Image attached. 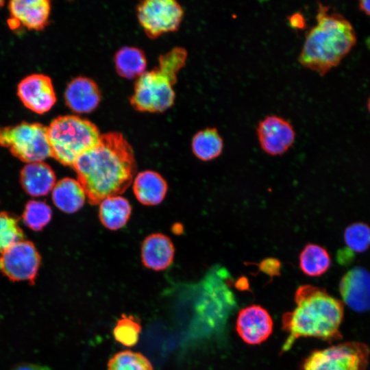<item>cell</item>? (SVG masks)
Wrapping results in <instances>:
<instances>
[{
	"label": "cell",
	"mask_w": 370,
	"mask_h": 370,
	"mask_svg": "<svg viewBox=\"0 0 370 370\" xmlns=\"http://www.w3.org/2000/svg\"><path fill=\"white\" fill-rule=\"evenodd\" d=\"M88 201L99 204L119 195L130 185L136 169L134 152L122 134H101L98 143L73 165Z\"/></svg>",
	"instance_id": "1"
},
{
	"label": "cell",
	"mask_w": 370,
	"mask_h": 370,
	"mask_svg": "<svg viewBox=\"0 0 370 370\" xmlns=\"http://www.w3.org/2000/svg\"><path fill=\"white\" fill-rule=\"evenodd\" d=\"M295 308L282 316V329L288 336L282 352L288 351L301 337H315L332 342L342 338L340 327L343 304L323 288L301 285L295 295Z\"/></svg>",
	"instance_id": "2"
},
{
	"label": "cell",
	"mask_w": 370,
	"mask_h": 370,
	"mask_svg": "<svg viewBox=\"0 0 370 370\" xmlns=\"http://www.w3.org/2000/svg\"><path fill=\"white\" fill-rule=\"evenodd\" d=\"M316 22L305 35L298 62L303 67L324 76L351 51L357 37L349 21L320 2Z\"/></svg>",
	"instance_id": "3"
},
{
	"label": "cell",
	"mask_w": 370,
	"mask_h": 370,
	"mask_svg": "<svg viewBox=\"0 0 370 370\" xmlns=\"http://www.w3.org/2000/svg\"><path fill=\"white\" fill-rule=\"evenodd\" d=\"M186 58V50L180 47L160 55L158 66L138 78L130 98L132 107L147 112H162L171 108L175 99L173 88Z\"/></svg>",
	"instance_id": "4"
},
{
	"label": "cell",
	"mask_w": 370,
	"mask_h": 370,
	"mask_svg": "<svg viewBox=\"0 0 370 370\" xmlns=\"http://www.w3.org/2000/svg\"><path fill=\"white\" fill-rule=\"evenodd\" d=\"M47 134L51 157L71 166L82 154L98 143L101 135L93 123L73 115L53 119L47 127Z\"/></svg>",
	"instance_id": "5"
},
{
	"label": "cell",
	"mask_w": 370,
	"mask_h": 370,
	"mask_svg": "<svg viewBox=\"0 0 370 370\" xmlns=\"http://www.w3.org/2000/svg\"><path fill=\"white\" fill-rule=\"evenodd\" d=\"M0 146L27 164L43 162L51 156L47 127L38 123L22 122L0 127Z\"/></svg>",
	"instance_id": "6"
},
{
	"label": "cell",
	"mask_w": 370,
	"mask_h": 370,
	"mask_svg": "<svg viewBox=\"0 0 370 370\" xmlns=\"http://www.w3.org/2000/svg\"><path fill=\"white\" fill-rule=\"evenodd\" d=\"M370 350L361 342L349 341L312 352L301 370H367Z\"/></svg>",
	"instance_id": "7"
},
{
	"label": "cell",
	"mask_w": 370,
	"mask_h": 370,
	"mask_svg": "<svg viewBox=\"0 0 370 370\" xmlns=\"http://www.w3.org/2000/svg\"><path fill=\"white\" fill-rule=\"evenodd\" d=\"M137 16L147 36L156 38L179 28L184 10L174 0H147L138 5Z\"/></svg>",
	"instance_id": "8"
},
{
	"label": "cell",
	"mask_w": 370,
	"mask_h": 370,
	"mask_svg": "<svg viewBox=\"0 0 370 370\" xmlns=\"http://www.w3.org/2000/svg\"><path fill=\"white\" fill-rule=\"evenodd\" d=\"M40 262V256L34 245L22 240L1 254L0 269L12 281H26L33 284Z\"/></svg>",
	"instance_id": "9"
},
{
	"label": "cell",
	"mask_w": 370,
	"mask_h": 370,
	"mask_svg": "<svg viewBox=\"0 0 370 370\" xmlns=\"http://www.w3.org/2000/svg\"><path fill=\"white\" fill-rule=\"evenodd\" d=\"M256 134L260 147L271 156L286 153L294 143L296 136L293 125L275 114L268 115L258 123Z\"/></svg>",
	"instance_id": "10"
},
{
	"label": "cell",
	"mask_w": 370,
	"mask_h": 370,
	"mask_svg": "<svg viewBox=\"0 0 370 370\" xmlns=\"http://www.w3.org/2000/svg\"><path fill=\"white\" fill-rule=\"evenodd\" d=\"M17 95L29 110L44 114L56 102V95L51 78L44 74H32L18 84Z\"/></svg>",
	"instance_id": "11"
},
{
	"label": "cell",
	"mask_w": 370,
	"mask_h": 370,
	"mask_svg": "<svg viewBox=\"0 0 370 370\" xmlns=\"http://www.w3.org/2000/svg\"><path fill=\"white\" fill-rule=\"evenodd\" d=\"M339 293L343 302L353 310H370V271L361 267L347 271L341 279Z\"/></svg>",
	"instance_id": "12"
},
{
	"label": "cell",
	"mask_w": 370,
	"mask_h": 370,
	"mask_svg": "<svg viewBox=\"0 0 370 370\" xmlns=\"http://www.w3.org/2000/svg\"><path fill=\"white\" fill-rule=\"evenodd\" d=\"M272 330V319L262 307L251 305L239 312L236 320V331L246 343L260 344L269 338Z\"/></svg>",
	"instance_id": "13"
},
{
	"label": "cell",
	"mask_w": 370,
	"mask_h": 370,
	"mask_svg": "<svg viewBox=\"0 0 370 370\" xmlns=\"http://www.w3.org/2000/svg\"><path fill=\"white\" fill-rule=\"evenodd\" d=\"M10 28L20 25L34 30L42 29L47 24L51 12L48 0H13L8 4Z\"/></svg>",
	"instance_id": "14"
},
{
	"label": "cell",
	"mask_w": 370,
	"mask_h": 370,
	"mask_svg": "<svg viewBox=\"0 0 370 370\" xmlns=\"http://www.w3.org/2000/svg\"><path fill=\"white\" fill-rule=\"evenodd\" d=\"M101 98V91L96 82L86 77L74 78L68 84L64 92L66 106L79 114L94 110Z\"/></svg>",
	"instance_id": "15"
},
{
	"label": "cell",
	"mask_w": 370,
	"mask_h": 370,
	"mask_svg": "<svg viewBox=\"0 0 370 370\" xmlns=\"http://www.w3.org/2000/svg\"><path fill=\"white\" fill-rule=\"evenodd\" d=\"M175 249L171 239L162 234H153L145 238L141 247V259L148 269L162 271L173 262Z\"/></svg>",
	"instance_id": "16"
},
{
	"label": "cell",
	"mask_w": 370,
	"mask_h": 370,
	"mask_svg": "<svg viewBox=\"0 0 370 370\" xmlns=\"http://www.w3.org/2000/svg\"><path fill=\"white\" fill-rule=\"evenodd\" d=\"M23 189L34 197L43 196L52 191L56 184L53 169L43 162L28 163L21 171Z\"/></svg>",
	"instance_id": "17"
},
{
	"label": "cell",
	"mask_w": 370,
	"mask_h": 370,
	"mask_svg": "<svg viewBox=\"0 0 370 370\" xmlns=\"http://www.w3.org/2000/svg\"><path fill=\"white\" fill-rule=\"evenodd\" d=\"M167 188L164 179L153 171L139 173L133 183V190L136 199L147 206L161 203L165 197Z\"/></svg>",
	"instance_id": "18"
},
{
	"label": "cell",
	"mask_w": 370,
	"mask_h": 370,
	"mask_svg": "<svg viewBox=\"0 0 370 370\" xmlns=\"http://www.w3.org/2000/svg\"><path fill=\"white\" fill-rule=\"evenodd\" d=\"M86 195L78 180L65 177L56 183L52 190L55 206L66 213H74L84 206Z\"/></svg>",
	"instance_id": "19"
},
{
	"label": "cell",
	"mask_w": 370,
	"mask_h": 370,
	"mask_svg": "<svg viewBox=\"0 0 370 370\" xmlns=\"http://www.w3.org/2000/svg\"><path fill=\"white\" fill-rule=\"evenodd\" d=\"M131 212L130 202L120 195L106 197L99 203L100 221L106 228L111 230H117L124 227Z\"/></svg>",
	"instance_id": "20"
},
{
	"label": "cell",
	"mask_w": 370,
	"mask_h": 370,
	"mask_svg": "<svg viewBox=\"0 0 370 370\" xmlns=\"http://www.w3.org/2000/svg\"><path fill=\"white\" fill-rule=\"evenodd\" d=\"M114 61L117 73L126 79L138 78L147 67L145 54L134 47H123L119 49Z\"/></svg>",
	"instance_id": "21"
},
{
	"label": "cell",
	"mask_w": 370,
	"mask_h": 370,
	"mask_svg": "<svg viewBox=\"0 0 370 370\" xmlns=\"http://www.w3.org/2000/svg\"><path fill=\"white\" fill-rule=\"evenodd\" d=\"M193 154L202 161L219 157L223 149V140L216 127H206L197 132L192 139Z\"/></svg>",
	"instance_id": "22"
},
{
	"label": "cell",
	"mask_w": 370,
	"mask_h": 370,
	"mask_svg": "<svg viewBox=\"0 0 370 370\" xmlns=\"http://www.w3.org/2000/svg\"><path fill=\"white\" fill-rule=\"evenodd\" d=\"M331 264V257L327 249L317 244H307L299 256V268L308 276L322 275L328 271Z\"/></svg>",
	"instance_id": "23"
},
{
	"label": "cell",
	"mask_w": 370,
	"mask_h": 370,
	"mask_svg": "<svg viewBox=\"0 0 370 370\" xmlns=\"http://www.w3.org/2000/svg\"><path fill=\"white\" fill-rule=\"evenodd\" d=\"M343 238L349 256L365 252L370 247V226L363 222L352 223L345 228Z\"/></svg>",
	"instance_id": "24"
},
{
	"label": "cell",
	"mask_w": 370,
	"mask_h": 370,
	"mask_svg": "<svg viewBox=\"0 0 370 370\" xmlns=\"http://www.w3.org/2000/svg\"><path fill=\"white\" fill-rule=\"evenodd\" d=\"M141 329L138 318L123 314L117 320L112 333L118 343L126 347H133L139 340Z\"/></svg>",
	"instance_id": "25"
},
{
	"label": "cell",
	"mask_w": 370,
	"mask_h": 370,
	"mask_svg": "<svg viewBox=\"0 0 370 370\" xmlns=\"http://www.w3.org/2000/svg\"><path fill=\"white\" fill-rule=\"evenodd\" d=\"M108 370H153V368L142 354L124 350L116 353L109 360Z\"/></svg>",
	"instance_id": "26"
},
{
	"label": "cell",
	"mask_w": 370,
	"mask_h": 370,
	"mask_svg": "<svg viewBox=\"0 0 370 370\" xmlns=\"http://www.w3.org/2000/svg\"><path fill=\"white\" fill-rule=\"evenodd\" d=\"M51 215V209L45 202L32 200L25 206L23 219L30 229L38 231L49 223Z\"/></svg>",
	"instance_id": "27"
},
{
	"label": "cell",
	"mask_w": 370,
	"mask_h": 370,
	"mask_svg": "<svg viewBox=\"0 0 370 370\" xmlns=\"http://www.w3.org/2000/svg\"><path fill=\"white\" fill-rule=\"evenodd\" d=\"M23 238L18 220L10 214L0 212V253Z\"/></svg>",
	"instance_id": "28"
},
{
	"label": "cell",
	"mask_w": 370,
	"mask_h": 370,
	"mask_svg": "<svg viewBox=\"0 0 370 370\" xmlns=\"http://www.w3.org/2000/svg\"><path fill=\"white\" fill-rule=\"evenodd\" d=\"M281 263L273 258H266L260 264V269L267 275L273 276L280 274Z\"/></svg>",
	"instance_id": "29"
},
{
	"label": "cell",
	"mask_w": 370,
	"mask_h": 370,
	"mask_svg": "<svg viewBox=\"0 0 370 370\" xmlns=\"http://www.w3.org/2000/svg\"><path fill=\"white\" fill-rule=\"evenodd\" d=\"M11 370H51L47 366L34 363H19L14 366Z\"/></svg>",
	"instance_id": "30"
},
{
	"label": "cell",
	"mask_w": 370,
	"mask_h": 370,
	"mask_svg": "<svg viewBox=\"0 0 370 370\" xmlns=\"http://www.w3.org/2000/svg\"><path fill=\"white\" fill-rule=\"evenodd\" d=\"M289 22L291 25L295 28H301L305 23L303 16L298 13L293 14L289 18Z\"/></svg>",
	"instance_id": "31"
},
{
	"label": "cell",
	"mask_w": 370,
	"mask_h": 370,
	"mask_svg": "<svg viewBox=\"0 0 370 370\" xmlns=\"http://www.w3.org/2000/svg\"><path fill=\"white\" fill-rule=\"evenodd\" d=\"M358 8L366 15L370 16V0L360 1L358 2Z\"/></svg>",
	"instance_id": "32"
},
{
	"label": "cell",
	"mask_w": 370,
	"mask_h": 370,
	"mask_svg": "<svg viewBox=\"0 0 370 370\" xmlns=\"http://www.w3.org/2000/svg\"><path fill=\"white\" fill-rule=\"evenodd\" d=\"M367 108L370 113V97H369L368 101H367Z\"/></svg>",
	"instance_id": "33"
},
{
	"label": "cell",
	"mask_w": 370,
	"mask_h": 370,
	"mask_svg": "<svg viewBox=\"0 0 370 370\" xmlns=\"http://www.w3.org/2000/svg\"><path fill=\"white\" fill-rule=\"evenodd\" d=\"M3 4H4V1L0 0V8H1V7H3Z\"/></svg>",
	"instance_id": "34"
}]
</instances>
